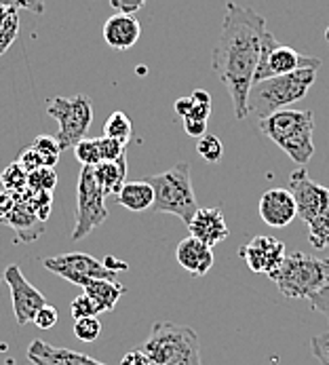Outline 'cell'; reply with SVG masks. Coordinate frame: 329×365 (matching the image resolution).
Returning <instances> with one entry per match:
<instances>
[{"instance_id":"cell-26","label":"cell","mask_w":329,"mask_h":365,"mask_svg":"<svg viewBox=\"0 0 329 365\" xmlns=\"http://www.w3.org/2000/svg\"><path fill=\"white\" fill-rule=\"evenodd\" d=\"M57 186V173L53 167H38L28 173V188L34 192H53Z\"/></svg>"},{"instance_id":"cell-35","label":"cell","mask_w":329,"mask_h":365,"mask_svg":"<svg viewBox=\"0 0 329 365\" xmlns=\"http://www.w3.org/2000/svg\"><path fill=\"white\" fill-rule=\"evenodd\" d=\"M0 6H6V9H26V11H32L36 15H43L45 13V0H0Z\"/></svg>"},{"instance_id":"cell-45","label":"cell","mask_w":329,"mask_h":365,"mask_svg":"<svg viewBox=\"0 0 329 365\" xmlns=\"http://www.w3.org/2000/svg\"><path fill=\"white\" fill-rule=\"evenodd\" d=\"M4 365H15V359H13V357H6V359H4Z\"/></svg>"},{"instance_id":"cell-32","label":"cell","mask_w":329,"mask_h":365,"mask_svg":"<svg viewBox=\"0 0 329 365\" xmlns=\"http://www.w3.org/2000/svg\"><path fill=\"white\" fill-rule=\"evenodd\" d=\"M102 334V323L98 321V317H85L74 321V336L80 342H95Z\"/></svg>"},{"instance_id":"cell-1","label":"cell","mask_w":329,"mask_h":365,"mask_svg":"<svg viewBox=\"0 0 329 365\" xmlns=\"http://www.w3.org/2000/svg\"><path fill=\"white\" fill-rule=\"evenodd\" d=\"M266 30V17L260 15L256 9L241 6L232 0L226 2L221 30L214 47L212 68L230 96L236 120L249 116L247 98L254 85Z\"/></svg>"},{"instance_id":"cell-31","label":"cell","mask_w":329,"mask_h":365,"mask_svg":"<svg viewBox=\"0 0 329 365\" xmlns=\"http://www.w3.org/2000/svg\"><path fill=\"white\" fill-rule=\"evenodd\" d=\"M197 153L205 158L207 163H219L224 157V146L218 135H201L199 144H197Z\"/></svg>"},{"instance_id":"cell-44","label":"cell","mask_w":329,"mask_h":365,"mask_svg":"<svg viewBox=\"0 0 329 365\" xmlns=\"http://www.w3.org/2000/svg\"><path fill=\"white\" fill-rule=\"evenodd\" d=\"M104 264L108 266L110 270H114V272H118V270H129V264L122 260H116V258H112V256H108L106 260H104Z\"/></svg>"},{"instance_id":"cell-27","label":"cell","mask_w":329,"mask_h":365,"mask_svg":"<svg viewBox=\"0 0 329 365\" xmlns=\"http://www.w3.org/2000/svg\"><path fill=\"white\" fill-rule=\"evenodd\" d=\"M32 148L38 153V157H41L45 167H55V165L59 163L61 153H63L53 135H38V138L32 142Z\"/></svg>"},{"instance_id":"cell-41","label":"cell","mask_w":329,"mask_h":365,"mask_svg":"<svg viewBox=\"0 0 329 365\" xmlns=\"http://www.w3.org/2000/svg\"><path fill=\"white\" fill-rule=\"evenodd\" d=\"M15 203H17V199H15V195H13V192H9V190H0V222H4V220L9 217V213L13 211Z\"/></svg>"},{"instance_id":"cell-29","label":"cell","mask_w":329,"mask_h":365,"mask_svg":"<svg viewBox=\"0 0 329 365\" xmlns=\"http://www.w3.org/2000/svg\"><path fill=\"white\" fill-rule=\"evenodd\" d=\"M74 157L80 160V165H89V167H95L98 163H102V153H100L98 138H83L74 146Z\"/></svg>"},{"instance_id":"cell-39","label":"cell","mask_w":329,"mask_h":365,"mask_svg":"<svg viewBox=\"0 0 329 365\" xmlns=\"http://www.w3.org/2000/svg\"><path fill=\"white\" fill-rule=\"evenodd\" d=\"M182 123H184V131H186V135H190V138H201V135H205V131H207V120H199V118H182Z\"/></svg>"},{"instance_id":"cell-46","label":"cell","mask_w":329,"mask_h":365,"mask_svg":"<svg viewBox=\"0 0 329 365\" xmlns=\"http://www.w3.org/2000/svg\"><path fill=\"white\" fill-rule=\"evenodd\" d=\"M325 41H328V45H329V26H328V30H325Z\"/></svg>"},{"instance_id":"cell-18","label":"cell","mask_w":329,"mask_h":365,"mask_svg":"<svg viewBox=\"0 0 329 365\" xmlns=\"http://www.w3.org/2000/svg\"><path fill=\"white\" fill-rule=\"evenodd\" d=\"M175 258H177V264L184 270H188L192 277H205L214 268V262H216L214 247L205 245L203 241L194 237H188L177 245Z\"/></svg>"},{"instance_id":"cell-9","label":"cell","mask_w":329,"mask_h":365,"mask_svg":"<svg viewBox=\"0 0 329 365\" xmlns=\"http://www.w3.org/2000/svg\"><path fill=\"white\" fill-rule=\"evenodd\" d=\"M302 68H321V59L319 57H310V55H302L300 51L281 45L276 41L273 32H264L262 38V51H260V61L256 68V76L254 83H260L264 78H273L281 74H289Z\"/></svg>"},{"instance_id":"cell-42","label":"cell","mask_w":329,"mask_h":365,"mask_svg":"<svg viewBox=\"0 0 329 365\" xmlns=\"http://www.w3.org/2000/svg\"><path fill=\"white\" fill-rule=\"evenodd\" d=\"M120 365H152V364H150V359L146 357V353H144L142 349H137V351L127 353V355L120 359Z\"/></svg>"},{"instance_id":"cell-7","label":"cell","mask_w":329,"mask_h":365,"mask_svg":"<svg viewBox=\"0 0 329 365\" xmlns=\"http://www.w3.org/2000/svg\"><path fill=\"white\" fill-rule=\"evenodd\" d=\"M47 114L59 125L55 133L57 144L61 146V150H68L87 135L93 123V104L85 93H78L74 98H51L47 102Z\"/></svg>"},{"instance_id":"cell-43","label":"cell","mask_w":329,"mask_h":365,"mask_svg":"<svg viewBox=\"0 0 329 365\" xmlns=\"http://www.w3.org/2000/svg\"><path fill=\"white\" fill-rule=\"evenodd\" d=\"M192 98H179V100H175V114L179 116V118H186V116H190V112H192Z\"/></svg>"},{"instance_id":"cell-4","label":"cell","mask_w":329,"mask_h":365,"mask_svg":"<svg viewBox=\"0 0 329 365\" xmlns=\"http://www.w3.org/2000/svg\"><path fill=\"white\" fill-rule=\"evenodd\" d=\"M317 68H302L289 74L254 83L247 98L249 112L256 114L258 118H266L276 110L289 108L291 104L304 100L317 78Z\"/></svg>"},{"instance_id":"cell-8","label":"cell","mask_w":329,"mask_h":365,"mask_svg":"<svg viewBox=\"0 0 329 365\" xmlns=\"http://www.w3.org/2000/svg\"><path fill=\"white\" fill-rule=\"evenodd\" d=\"M106 192L95 180V171L89 165H83L76 186V224L72 230V241L87 239L95 228H100L106 217Z\"/></svg>"},{"instance_id":"cell-17","label":"cell","mask_w":329,"mask_h":365,"mask_svg":"<svg viewBox=\"0 0 329 365\" xmlns=\"http://www.w3.org/2000/svg\"><path fill=\"white\" fill-rule=\"evenodd\" d=\"M26 357L32 365H106L85 353H76L72 349H57L43 340L30 342Z\"/></svg>"},{"instance_id":"cell-22","label":"cell","mask_w":329,"mask_h":365,"mask_svg":"<svg viewBox=\"0 0 329 365\" xmlns=\"http://www.w3.org/2000/svg\"><path fill=\"white\" fill-rule=\"evenodd\" d=\"M83 292L87 296H91L104 309V313H110V311H114L116 302L125 294V285L118 283L116 279H93L83 287Z\"/></svg>"},{"instance_id":"cell-12","label":"cell","mask_w":329,"mask_h":365,"mask_svg":"<svg viewBox=\"0 0 329 365\" xmlns=\"http://www.w3.org/2000/svg\"><path fill=\"white\" fill-rule=\"evenodd\" d=\"M289 192L296 199L298 217L306 224L329 209V188L310 180L306 169H296L289 178Z\"/></svg>"},{"instance_id":"cell-3","label":"cell","mask_w":329,"mask_h":365,"mask_svg":"<svg viewBox=\"0 0 329 365\" xmlns=\"http://www.w3.org/2000/svg\"><path fill=\"white\" fill-rule=\"evenodd\" d=\"M142 351L152 365H203L199 334L179 323L157 321Z\"/></svg>"},{"instance_id":"cell-11","label":"cell","mask_w":329,"mask_h":365,"mask_svg":"<svg viewBox=\"0 0 329 365\" xmlns=\"http://www.w3.org/2000/svg\"><path fill=\"white\" fill-rule=\"evenodd\" d=\"M4 281H6V285L11 289V302H13L15 321L19 325H28L34 319V314L47 304V298L24 277V272H21V268L17 264L6 266Z\"/></svg>"},{"instance_id":"cell-25","label":"cell","mask_w":329,"mask_h":365,"mask_svg":"<svg viewBox=\"0 0 329 365\" xmlns=\"http://www.w3.org/2000/svg\"><path fill=\"white\" fill-rule=\"evenodd\" d=\"M308 241L317 250L329 247V209L308 222Z\"/></svg>"},{"instance_id":"cell-19","label":"cell","mask_w":329,"mask_h":365,"mask_svg":"<svg viewBox=\"0 0 329 365\" xmlns=\"http://www.w3.org/2000/svg\"><path fill=\"white\" fill-rule=\"evenodd\" d=\"M17 199V197H15ZM4 224H9L15 232V243H30L36 241L43 232H45V222L38 220V215L28 207L24 201L17 199L13 211L9 213V217L4 220Z\"/></svg>"},{"instance_id":"cell-24","label":"cell","mask_w":329,"mask_h":365,"mask_svg":"<svg viewBox=\"0 0 329 365\" xmlns=\"http://www.w3.org/2000/svg\"><path fill=\"white\" fill-rule=\"evenodd\" d=\"M0 184H2V190L19 195L28 188V171L15 160V163L6 165V169L0 173Z\"/></svg>"},{"instance_id":"cell-10","label":"cell","mask_w":329,"mask_h":365,"mask_svg":"<svg viewBox=\"0 0 329 365\" xmlns=\"http://www.w3.org/2000/svg\"><path fill=\"white\" fill-rule=\"evenodd\" d=\"M41 264L57 277H61L74 285H80V287H85L93 279H116V272L110 270L104 260H98L83 252H72V254H63V256H55V258H43Z\"/></svg>"},{"instance_id":"cell-40","label":"cell","mask_w":329,"mask_h":365,"mask_svg":"<svg viewBox=\"0 0 329 365\" xmlns=\"http://www.w3.org/2000/svg\"><path fill=\"white\" fill-rule=\"evenodd\" d=\"M144 2L146 0H110V4L116 13H133V15L144 6Z\"/></svg>"},{"instance_id":"cell-21","label":"cell","mask_w":329,"mask_h":365,"mask_svg":"<svg viewBox=\"0 0 329 365\" xmlns=\"http://www.w3.org/2000/svg\"><path fill=\"white\" fill-rule=\"evenodd\" d=\"M93 171H95V180L104 188L106 197L108 195L116 197L127 178V155H122L116 160H102L93 167Z\"/></svg>"},{"instance_id":"cell-2","label":"cell","mask_w":329,"mask_h":365,"mask_svg":"<svg viewBox=\"0 0 329 365\" xmlns=\"http://www.w3.org/2000/svg\"><path fill=\"white\" fill-rule=\"evenodd\" d=\"M313 129H315V118L310 110L283 108L268 114L266 118H260V131L268 140H273L300 167H304L315 155Z\"/></svg>"},{"instance_id":"cell-38","label":"cell","mask_w":329,"mask_h":365,"mask_svg":"<svg viewBox=\"0 0 329 365\" xmlns=\"http://www.w3.org/2000/svg\"><path fill=\"white\" fill-rule=\"evenodd\" d=\"M17 163H19L28 173H30V171H34V169H38V167H43V160H41L38 153H36L32 146H28V148H24V150L19 153Z\"/></svg>"},{"instance_id":"cell-33","label":"cell","mask_w":329,"mask_h":365,"mask_svg":"<svg viewBox=\"0 0 329 365\" xmlns=\"http://www.w3.org/2000/svg\"><path fill=\"white\" fill-rule=\"evenodd\" d=\"M98 142H100L102 160H116V158H120L125 155L127 144H122V142H118V140H114V138L102 135V138H98Z\"/></svg>"},{"instance_id":"cell-14","label":"cell","mask_w":329,"mask_h":365,"mask_svg":"<svg viewBox=\"0 0 329 365\" xmlns=\"http://www.w3.org/2000/svg\"><path fill=\"white\" fill-rule=\"evenodd\" d=\"M260 217L273 228L289 226L298 217V205L289 188L266 190L260 199Z\"/></svg>"},{"instance_id":"cell-15","label":"cell","mask_w":329,"mask_h":365,"mask_svg":"<svg viewBox=\"0 0 329 365\" xmlns=\"http://www.w3.org/2000/svg\"><path fill=\"white\" fill-rule=\"evenodd\" d=\"M186 226H188L190 237L203 241L209 247H216L218 243L228 239V226L219 207L197 209V213Z\"/></svg>"},{"instance_id":"cell-16","label":"cell","mask_w":329,"mask_h":365,"mask_svg":"<svg viewBox=\"0 0 329 365\" xmlns=\"http://www.w3.org/2000/svg\"><path fill=\"white\" fill-rule=\"evenodd\" d=\"M142 36V24L133 13H114L104 24V41L114 51H129Z\"/></svg>"},{"instance_id":"cell-20","label":"cell","mask_w":329,"mask_h":365,"mask_svg":"<svg viewBox=\"0 0 329 365\" xmlns=\"http://www.w3.org/2000/svg\"><path fill=\"white\" fill-rule=\"evenodd\" d=\"M116 201L129 211H146L152 209L155 203V190L146 180L137 182H125L122 188L116 195Z\"/></svg>"},{"instance_id":"cell-30","label":"cell","mask_w":329,"mask_h":365,"mask_svg":"<svg viewBox=\"0 0 329 365\" xmlns=\"http://www.w3.org/2000/svg\"><path fill=\"white\" fill-rule=\"evenodd\" d=\"M70 313H72V319L78 321V319H85V317H98L100 313H104V309L91 298L87 296L85 292L80 296H76L70 304Z\"/></svg>"},{"instance_id":"cell-6","label":"cell","mask_w":329,"mask_h":365,"mask_svg":"<svg viewBox=\"0 0 329 365\" xmlns=\"http://www.w3.org/2000/svg\"><path fill=\"white\" fill-rule=\"evenodd\" d=\"M146 182L155 190V203L152 211L157 213H173L186 224L192 220L197 213L199 203L192 186V175H190V165L188 163H177L171 169L157 175H148Z\"/></svg>"},{"instance_id":"cell-23","label":"cell","mask_w":329,"mask_h":365,"mask_svg":"<svg viewBox=\"0 0 329 365\" xmlns=\"http://www.w3.org/2000/svg\"><path fill=\"white\" fill-rule=\"evenodd\" d=\"M104 135L114 138V140H118L122 144H129L131 142V135H133L131 118L125 112H120V110L112 112L108 116V120L104 123Z\"/></svg>"},{"instance_id":"cell-37","label":"cell","mask_w":329,"mask_h":365,"mask_svg":"<svg viewBox=\"0 0 329 365\" xmlns=\"http://www.w3.org/2000/svg\"><path fill=\"white\" fill-rule=\"evenodd\" d=\"M308 300H310V307H313V311L321 313L329 321V283L325 285V287H321L317 294H313Z\"/></svg>"},{"instance_id":"cell-13","label":"cell","mask_w":329,"mask_h":365,"mask_svg":"<svg viewBox=\"0 0 329 365\" xmlns=\"http://www.w3.org/2000/svg\"><path fill=\"white\" fill-rule=\"evenodd\" d=\"M239 256L245 260L247 268L251 272H258V274L266 272V274H271L273 270H276L281 266V262L285 260L287 254H285V243L283 241H278L274 237L260 235V237L251 239L249 243L241 245L239 247Z\"/></svg>"},{"instance_id":"cell-34","label":"cell","mask_w":329,"mask_h":365,"mask_svg":"<svg viewBox=\"0 0 329 365\" xmlns=\"http://www.w3.org/2000/svg\"><path fill=\"white\" fill-rule=\"evenodd\" d=\"M310 349L315 359L321 365H329V331H323L310 340Z\"/></svg>"},{"instance_id":"cell-36","label":"cell","mask_w":329,"mask_h":365,"mask_svg":"<svg viewBox=\"0 0 329 365\" xmlns=\"http://www.w3.org/2000/svg\"><path fill=\"white\" fill-rule=\"evenodd\" d=\"M57 321H59V314H57V309H53L51 304H45L32 319V323H36V327H41V329H51Z\"/></svg>"},{"instance_id":"cell-28","label":"cell","mask_w":329,"mask_h":365,"mask_svg":"<svg viewBox=\"0 0 329 365\" xmlns=\"http://www.w3.org/2000/svg\"><path fill=\"white\" fill-rule=\"evenodd\" d=\"M17 34H19V15L13 9L4 17H0V55L9 51V47L17 41Z\"/></svg>"},{"instance_id":"cell-5","label":"cell","mask_w":329,"mask_h":365,"mask_svg":"<svg viewBox=\"0 0 329 365\" xmlns=\"http://www.w3.org/2000/svg\"><path fill=\"white\" fill-rule=\"evenodd\" d=\"M268 277L285 298H310L329 283V258H317L304 252L287 254Z\"/></svg>"}]
</instances>
